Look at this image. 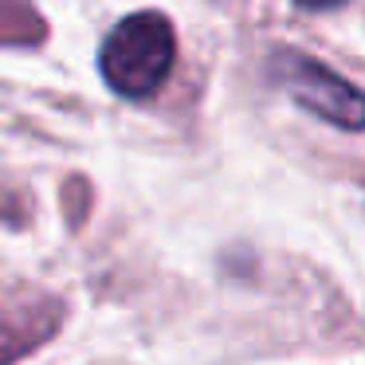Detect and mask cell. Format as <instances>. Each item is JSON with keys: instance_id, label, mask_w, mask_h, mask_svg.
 <instances>
[{"instance_id": "2", "label": "cell", "mask_w": 365, "mask_h": 365, "mask_svg": "<svg viewBox=\"0 0 365 365\" xmlns=\"http://www.w3.org/2000/svg\"><path fill=\"white\" fill-rule=\"evenodd\" d=\"M283 79H287V91L294 95V103H302L322 122L341 130H365V95L354 91L346 79H338L334 71L310 63V59H291Z\"/></svg>"}, {"instance_id": "3", "label": "cell", "mask_w": 365, "mask_h": 365, "mask_svg": "<svg viewBox=\"0 0 365 365\" xmlns=\"http://www.w3.org/2000/svg\"><path fill=\"white\" fill-rule=\"evenodd\" d=\"M302 9H310V12H322V9H334V4H341V0H299Z\"/></svg>"}, {"instance_id": "1", "label": "cell", "mask_w": 365, "mask_h": 365, "mask_svg": "<svg viewBox=\"0 0 365 365\" xmlns=\"http://www.w3.org/2000/svg\"><path fill=\"white\" fill-rule=\"evenodd\" d=\"M177 36L161 12H134L103 43V79L122 98H150L173 71Z\"/></svg>"}]
</instances>
